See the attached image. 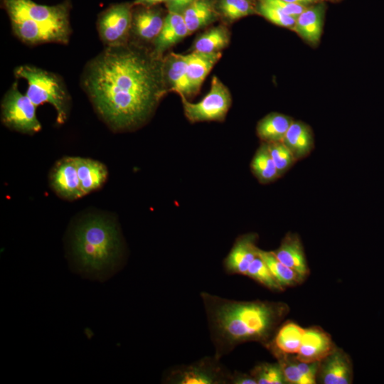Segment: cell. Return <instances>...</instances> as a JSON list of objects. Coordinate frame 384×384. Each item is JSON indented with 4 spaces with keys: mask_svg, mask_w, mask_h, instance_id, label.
<instances>
[{
    "mask_svg": "<svg viewBox=\"0 0 384 384\" xmlns=\"http://www.w3.org/2000/svg\"><path fill=\"white\" fill-rule=\"evenodd\" d=\"M132 7L129 4H119L105 11L97 21V30L107 47L127 44L132 29Z\"/></svg>",
    "mask_w": 384,
    "mask_h": 384,
    "instance_id": "ba28073f",
    "label": "cell"
},
{
    "mask_svg": "<svg viewBox=\"0 0 384 384\" xmlns=\"http://www.w3.org/2000/svg\"><path fill=\"white\" fill-rule=\"evenodd\" d=\"M272 252L282 263L297 272L304 279L309 274L303 245L297 233H287L279 247Z\"/></svg>",
    "mask_w": 384,
    "mask_h": 384,
    "instance_id": "e0dca14e",
    "label": "cell"
},
{
    "mask_svg": "<svg viewBox=\"0 0 384 384\" xmlns=\"http://www.w3.org/2000/svg\"><path fill=\"white\" fill-rule=\"evenodd\" d=\"M49 183L53 191L65 200L73 201L83 197L77 171L76 156L59 159L50 171Z\"/></svg>",
    "mask_w": 384,
    "mask_h": 384,
    "instance_id": "8fae6325",
    "label": "cell"
},
{
    "mask_svg": "<svg viewBox=\"0 0 384 384\" xmlns=\"http://www.w3.org/2000/svg\"><path fill=\"white\" fill-rule=\"evenodd\" d=\"M214 355L166 371L162 383L168 384H230L232 372Z\"/></svg>",
    "mask_w": 384,
    "mask_h": 384,
    "instance_id": "5b68a950",
    "label": "cell"
},
{
    "mask_svg": "<svg viewBox=\"0 0 384 384\" xmlns=\"http://www.w3.org/2000/svg\"><path fill=\"white\" fill-rule=\"evenodd\" d=\"M36 106L18 88L15 82L5 93L1 103V119L8 128L23 134H33L41 129Z\"/></svg>",
    "mask_w": 384,
    "mask_h": 384,
    "instance_id": "8992f818",
    "label": "cell"
},
{
    "mask_svg": "<svg viewBox=\"0 0 384 384\" xmlns=\"http://www.w3.org/2000/svg\"><path fill=\"white\" fill-rule=\"evenodd\" d=\"M4 4L9 17H23L52 26L70 28L65 4L46 6L32 0H4Z\"/></svg>",
    "mask_w": 384,
    "mask_h": 384,
    "instance_id": "9c48e42d",
    "label": "cell"
},
{
    "mask_svg": "<svg viewBox=\"0 0 384 384\" xmlns=\"http://www.w3.org/2000/svg\"><path fill=\"white\" fill-rule=\"evenodd\" d=\"M187 56V77L192 95L197 93L208 74L220 60L221 52L205 53L193 51Z\"/></svg>",
    "mask_w": 384,
    "mask_h": 384,
    "instance_id": "44dd1931",
    "label": "cell"
},
{
    "mask_svg": "<svg viewBox=\"0 0 384 384\" xmlns=\"http://www.w3.org/2000/svg\"><path fill=\"white\" fill-rule=\"evenodd\" d=\"M181 99L186 117L191 123L225 119L232 104V97L228 87L216 76L211 80L210 89L206 95L196 103L187 100L183 95Z\"/></svg>",
    "mask_w": 384,
    "mask_h": 384,
    "instance_id": "52a82bcc",
    "label": "cell"
},
{
    "mask_svg": "<svg viewBox=\"0 0 384 384\" xmlns=\"http://www.w3.org/2000/svg\"><path fill=\"white\" fill-rule=\"evenodd\" d=\"M293 122L287 115L277 112L270 113L257 123V134L262 142H282Z\"/></svg>",
    "mask_w": 384,
    "mask_h": 384,
    "instance_id": "cb8c5ba5",
    "label": "cell"
},
{
    "mask_svg": "<svg viewBox=\"0 0 384 384\" xmlns=\"http://www.w3.org/2000/svg\"><path fill=\"white\" fill-rule=\"evenodd\" d=\"M165 16L156 9H141L132 13L131 32L142 41L154 42L162 29Z\"/></svg>",
    "mask_w": 384,
    "mask_h": 384,
    "instance_id": "ffe728a7",
    "label": "cell"
},
{
    "mask_svg": "<svg viewBox=\"0 0 384 384\" xmlns=\"http://www.w3.org/2000/svg\"><path fill=\"white\" fill-rule=\"evenodd\" d=\"M76 166L84 196L101 188L107 179V166L97 160L76 156Z\"/></svg>",
    "mask_w": 384,
    "mask_h": 384,
    "instance_id": "7402d4cb",
    "label": "cell"
},
{
    "mask_svg": "<svg viewBox=\"0 0 384 384\" xmlns=\"http://www.w3.org/2000/svg\"><path fill=\"white\" fill-rule=\"evenodd\" d=\"M250 373L257 384H285L286 380L279 363H261L254 366Z\"/></svg>",
    "mask_w": 384,
    "mask_h": 384,
    "instance_id": "4dcf8cb0",
    "label": "cell"
},
{
    "mask_svg": "<svg viewBox=\"0 0 384 384\" xmlns=\"http://www.w3.org/2000/svg\"><path fill=\"white\" fill-rule=\"evenodd\" d=\"M166 0H134V5L151 7L162 2L166 3Z\"/></svg>",
    "mask_w": 384,
    "mask_h": 384,
    "instance_id": "f35d334b",
    "label": "cell"
},
{
    "mask_svg": "<svg viewBox=\"0 0 384 384\" xmlns=\"http://www.w3.org/2000/svg\"><path fill=\"white\" fill-rule=\"evenodd\" d=\"M230 43V33L223 26L213 27L199 36L193 43V51L213 53L220 52Z\"/></svg>",
    "mask_w": 384,
    "mask_h": 384,
    "instance_id": "4316f807",
    "label": "cell"
},
{
    "mask_svg": "<svg viewBox=\"0 0 384 384\" xmlns=\"http://www.w3.org/2000/svg\"><path fill=\"white\" fill-rule=\"evenodd\" d=\"M326 10V2L320 1L306 7L296 18L293 31L312 48H316L320 43Z\"/></svg>",
    "mask_w": 384,
    "mask_h": 384,
    "instance_id": "5bb4252c",
    "label": "cell"
},
{
    "mask_svg": "<svg viewBox=\"0 0 384 384\" xmlns=\"http://www.w3.org/2000/svg\"><path fill=\"white\" fill-rule=\"evenodd\" d=\"M296 363L302 373L311 381V384L316 383L320 361L302 362L296 358Z\"/></svg>",
    "mask_w": 384,
    "mask_h": 384,
    "instance_id": "d590c367",
    "label": "cell"
},
{
    "mask_svg": "<svg viewBox=\"0 0 384 384\" xmlns=\"http://www.w3.org/2000/svg\"><path fill=\"white\" fill-rule=\"evenodd\" d=\"M200 297L214 356L220 359L244 343L259 342L265 346L289 311L281 302L239 301L206 292Z\"/></svg>",
    "mask_w": 384,
    "mask_h": 384,
    "instance_id": "7a4b0ae2",
    "label": "cell"
},
{
    "mask_svg": "<svg viewBox=\"0 0 384 384\" xmlns=\"http://www.w3.org/2000/svg\"><path fill=\"white\" fill-rule=\"evenodd\" d=\"M14 33L27 44L67 43L70 28L52 26L18 16L10 17Z\"/></svg>",
    "mask_w": 384,
    "mask_h": 384,
    "instance_id": "30bf717a",
    "label": "cell"
},
{
    "mask_svg": "<svg viewBox=\"0 0 384 384\" xmlns=\"http://www.w3.org/2000/svg\"><path fill=\"white\" fill-rule=\"evenodd\" d=\"M250 167L255 176L262 183L272 182L280 176L265 142H262L256 151Z\"/></svg>",
    "mask_w": 384,
    "mask_h": 384,
    "instance_id": "484cf974",
    "label": "cell"
},
{
    "mask_svg": "<svg viewBox=\"0 0 384 384\" xmlns=\"http://www.w3.org/2000/svg\"><path fill=\"white\" fill-rule=\"evenodd\" d=\"M194 0H166V4L169 12L182 14Z\"/></svg>",
    "mask_w": 384,
    "mask_h": 384,
    "instance_id": "8d00e7d4",
    "label": "cell"
},
{
    "mask_svg": "<svg viewBox=\"0 0 384 384\" xmlns=\"http://www.w3.org/2000/svg\"><path fill=\"white\" fill-rule=\"evenodd\" d=\"M271 4L287 14L297 18L306 7L297 4H291L283 0H258Z\"/></svg>",
    "mask_w": 384,
    "mask_h": 384,
    "instance_id": "e575fe53",
    "label": "cell"
},
{
    "mask_svg": "<svg viewBox=\"0 0 384 384\" xmlns=\"http://www.w3.org/2000/svg\"><path fill=\"white\" fill-rule=\"evenodd\" d=\"M267 145L271 157L281 176L292 166L297 159L282 142L267 143Z\"/></svg>",
    "mask_w": 384,
    "mask_h": 384,
    "instance_id": "836d02e7",
    "label": "cell"
},
{
    "mask_svg": "<svg viewBox=\"0 0 384 384\" xmlns=\"http://www.w3.org/2000/svg\"><path fill=\"white\" fill-rule=\"evenodd\" d=\"M336 348L331 337L322 329H306L296 358L302 362H319Z\"/></svg>",
    "mask_w": 384,
    "mask_h": 384,
    "instance_id": "9a60e30c",
    "label": "cell"
},
{
    "mask_svg": "<svg viewBox=\"0 0 384 384\" xmlns=\"http://www.w3.org/2000/svg\"><path fill=\"white\" fill-rule=\"evenodd\" d=\"M258 235L248 233L238 237L223 261L225 271L229 274L245 275L253 260L259 256L257 246Z\"/></svg>",
    "mask_w": 384,
    "mask_h": 384,
    "instance_id": "7c38bea8",
    "label": "cell"
},
{
    "mask_svg": "<svg viewBox=\"0 0 384 384\" xmlns=\"http://www.w3.org/2000/svg\"><path fill=\"white\" fill-rule=\"evenodd\" d=\"M14 74L16 77L27 81L26 95L36 107L45 103L50 104L56 112L58 123L65 122L70 110V96L58 76L28 65L17 67Z\"/></svg>",
    "mask_w": 384,
    "mask_h": 384,
    "instance_id": "277c9868",
    "label": "cell"
},
{
    "mask_svg": "<svg viewBox=\"0 0 384 384\" xmlns=\"http://www.w3.org/2000/svg\"><path fill=\"white\" fill-rule=\"evenodd\" d=\"M282 142L289 149L296 159L306 156L314 148V135L311 127L301 121H294Z\"/></svg>",
    "mask_w": 384,
    "mask_h": 384,
    "instance_id": "603a6c76",
    "label": "cell"
},
{
    "mask_svg": "<svg viewBox=\"0 0 384 384\" xmlns=\"http://www.w3.org/2000/svg\"><path fill=\"white\" fill-rule=\"evenodd\" d=\"M274 357L281 366L287 383L311 384L300 371L296 363L295 356L287 354H276Z\"/></svg>",
    "mask_w": 384,
    "mask_h": 384,
    "instance_id": "d6a6232c",
    "label": "cell"
},
{
    "mask_svg": "<svg viewBox=\"0 0 384 384\" xmlns=\"http://www.w3.org/2000/svg\"><path fill=\"white\" fill-rule=\"evenodd\" d=\"M158 58L126 44L107 47L86 65L83 89L112 131L134 130L151 117L167 91Z\"/></svg>",
    "mask_w": 384,
    "mask_h": 384,
    "instance_id": "6da1fadb",
    "label": "cell"
},
{
    "mask_svg": "<svg viewBox=\"0 0 384 384\" xmlns=\"http://www.w3.org/2000/svg\"><path fill=\"white\" fill-rule=\"evenodd\" d=\"M306 329L292 321H287L276 330L270 342L265 346L274 356L297 354L300 348Z\"/></svg>",
    "mask_w": 384,
    "mask_h": 384,
    "instance_id": "ac0fdd59",
    "label": "cell"
},
{
    "mask_svg": "<svg viewBox=\"0 0 384 384\" xmlns=\"http://www.w3.org/2000/svg\"><path fill=\"white\" fill-rule=\"evenodd\" d=\"M255 6L256 14L278 26L294 31L296 18L287 14L281 9L271 4L261 1L257 0Z\"/></svg>",
    "mask_w": 384,
    "mask_h": 384,
    "instance_id": "1f68e13d",
    "label": "cell"
},
{
    "mask_svg": "<svg viewBox=\"0 0 384 384\" xmlns=\"http://www.w3.org/2000/svg\"><path fill=\"white\" fill-rule=\"evenodd\" d=\"M320 1H324V2L338 3L341 1L342 0H320Z\"/></svg>",
    "mask_w": 384,
    "mask_h": 384,
    "instance_id": "60d3db41",
    "label": "cell"
},
{
    "mask_svg": "<svg viewBox=\"0 0 384 384\" xmlns=\"http://www.w3.org/2000/svg\"><path fill=\"white\" fill-rule=\"evenodd\" d=\"M245 276L271 291L282 292L284 290V288L278 282L260 255L251 263Z\"/></svg>",
    "mask_w": 384,
    "mask_h": 384,
    "instance_id": "f1b7e54d",
    "label": "cell"
},
{
    "mask_svg": "<svg viewBox=\"0 0 384 384\" xmlns=\"http://www.w3.org/2000/svg\"><path fill=\"white\" fill-rule=\"evenodd\" d=\"M283 1H285L291 4L302 6L304 7H307L309 6H311L312 4L321 1L320 0H283Z\"/></svg>",
    "mask_w": 384,
    "mask_h": 384,
    "instance_id": "ab89813d",
    "label": "cell"
},
{
    "mask_svg": "<svg viewBox=\"0 0 384 384\" xmlns=\"http://www.w3.org/2000/svg\"><path fill=\"white\" fill-rule=\"evenodd\" d=\"M65 245L71 270L85 279L105 282L125 262V244L118 223L104 213L78 215L68 228Z\"/></svg>",
    "mask_w": 384,
    "mask_h": 384,
    "instance_id": "3957f363",
    "label": "cell"
},
{
    "mask_svg": "<svg viewBox=\"0 0 384 384\" xmlns=\"http://www.w3.org/2000/svg\"><path fill=\"white\" fill-rule=\"evenodd\" d=\"M188 35L189 31L182 14L169 11L161 32L153 42V53L159 57Z\"/></svg>",
    "mask_w": 384,
    "mask_h": 384,
    "instance_id": "d6986e66",
    "label": "cell"
},
{
    "mask_svg": "<svg viewBox=\"0 0 384 384\" xmlns=\"http://www.w3.org/2000/svg\"><path fill=\"white\" fill-rule=\"evenodd\" d=\"M317 381L323 384L352 383L353 366L348 355L336 347L320 361Z\"/></svg>",
    "mask_w": 384,
    "mask_h": 384,
    "instance_id": "4fadbf2b",
    "label": "cell"
},
{
    "mask_svg": "<svg viewBox=\"0 0 384 384\" xmlns=\"http://www.w3.org/2000/svg\"><path fill=\"white\" fill-rule=\"evenodd\" d=\"M187 55L171 53L162 61L164 82L169 90L178 95L191 96L187 77Z\"/></svg>",
    "mask_w": 384,
    "mask_h": 384,
    "instance_id": "2e32d148",
    "label": "cell"
},
{
    "mask_svg": "<svg viewBox=\"0 0 384 384\" xmlns=\"http://www.w3.org/2000/svg\"><path fill=\"white\" fill-rule=\"evenodd\" d=\"M216 10L225 18L235 21L256 14L251 0H218Z\"/></svg>",
    "mask_w": 384,
    "mask_h": 384,
    "instance_id": "f546056e",
    "label": "cell"
},
{
    "mask_svg": "<svg viewBox=\"0 0 384 384\" xmlns=\"http://www.w3.org/2000/svg\"><path fill=\"white\" fill-rule=\"evenodd\" d=\"M259 255L265 261L270 270L285 289L299 284L304 279L299 274L282 263L273 254L272 251L260 250Z\"/></svg>",
    "mask_w": 384,
    "mask_h": 384,
    "instance_id": "83f0119b",
    "label": "cell"
},
{
    "mask_svg": "<svg viewBox=\"0 0 384 384\" xmlns=\"http://www.w3.org/2000/svg\"><path fill=\"white\" fill-rule=\"evenodd\" d=\"M230 384H257V382L250 373L235 370L232 372Z\"/></svg>",
    "mask_w": 384,
    "mask_h": 384,
    "instance_id": "74e56055",
    "label": "cell"
},
{
    "mask_svg": "<svg viewBox=\"0 0 384 384\" xmlns=\"http://www.w3.org/2000/svg\"><path fill=\"white\" fill-rule=\"evenodd\" d=\"M217 14L212 0H194L182 15L191 34L214 21Z\"/></svg>",
    "mask_w": 384,
    "mask_h": 384,
    "instance_id": "d4e9b609",
    "label": "cell"
}]
</instances>
